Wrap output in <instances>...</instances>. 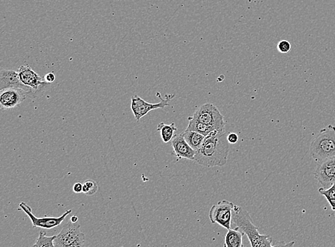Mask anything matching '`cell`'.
<instances>
[{
	"instance_id": "cell-17",
	"label": "cell",
	"mask_w": 335,
	"mask_h": 247,
	"mask_svg": "<svg viewBox=\"0 0 335 247\" xmlns=\"http://www.w3.org/2000/svg\"><path fill=\"white\" fill-rule=\"evenodd\" d=\"M157 131L160 132L161 134V138L165 143H168L172 140L173 137L175 136V133L177 132L174 122H171L169 125L165 124L164 122L160 123L158 125Z\"/></svg>"
},
{
	"instance_id": "cell-22",
	"label": "cell",
	"mask_w": 335,
	"mask_h": 247,
	"mask_svg": "<svg viewBox=\"0 0 335 247\" xmlns=\"http://www.w3.org/2000/svg\"><path fill=\"white\" fill-rule=\"evenodd\" d=\"M238 135L235 133H230L227 135V141L230 144H236L238 142Z\"/></svg>"
},
{
	"instance_id": "cell-2",
	"label": "cell",
	"mask_w": 335,
	"mask_h": 247,
	"mask_svg": "<svg viewBox=\"0 0 335 247\" xmlns=\"http://www.w3.org/2000/svg\"><path fill=\"white\" fill-rule=\"evenodd\" d=\"M233 225L235 230L248 236L251 247H294L295 245V242H279L273 245L272 237L261 235L258 227L253 223L249 212L240 206L235 205L234 208Z\"/></svg>"
},
{
	"instance_id": "cell-10",
	"label": "cell",
	"mask_w": 335,
	"mask_h": 247,
	"mask_svg": "<svg viewBox=\"0 0 335 247\" xmlns=\"http://www.w3.org/2000/svg\"><path fill=\"white\" fill-rule=\"evenodd\" d=\"M17 73L23 84L29 86L33 90L36 96L40 94L42 91L46 89L49 83L43 81L42 78L34 71L29 66L19 67Z\"/></svg>"
},
{
	"instance_id": "cell-1",
	"label": "cell",
	"mask_w": 335,
	"mask_h": 247,
	"mask_svg": "<svg viewBox=\"0 0 335 247\" xmlns=\"http://www.w3.org/2000/svg\"><path fill=\"white\" fill-rule=\"evenodd\" d=\"M229 144L225 129L214 131L206 136L194 161L205 167L225 166L230 152Z\"/></svg>"
},
{
	"instance_id": "cell-6",
	"label": "cell",
	"mask_w": 335,
	"mask_h": 247,
	"mask_svg": "<svg viewBox=\"0 0 335 247\" xmlns=\"http://www.w3.org/2000/svg\"><path fill=\"white\" fill-rule=\"evenodd\" d=\"M157 96L160 99V102L157 103V104H150V103L147 102L146 101L144 100L140 96L136 95V94L132 96V98H131V109H132L137 122L142 117L147 115L149 112H151L152 110L163 109L167 106H169V101L174 96V94H169V95H167L165 99H163L159 92L157 93Z\"/></svg>"
},
{
	"instance_id": "cell-3",
	"label": "cell",
	"mask_w": 335,
	"mask_h": 247,
	"mask_svg": "<svg viewBox=\"0 0 335 247\" xmlns=\"http://www.w3.org/2000/svg\"><path fill=\"white\" fill-rule=\"evenodd\" d=\"M310 154L317 163L335 158V126L329 124L320 131L310 145Z\"/></svg>"
},
{
	"instance_id": "cell-5",
	"label": "cell",
	"mask_w": 335,
	"mask_h": 247,
	"mask_svg": "<svg viewBox=\"0 0 335 247\" xmlns=\"http://www.w3.org/2000/svg\"><path fill=\"white\" fill-rule=\"evenodd\" d=\"M235 204L222 200L211 207L209 217L212 224H217L227 230L233 225V216Z\"/></svg>"
},
{
	"instance_id": "cell-15",
	"label": "cell",
	"mask_w": 335,
	"mask_h": 247,
	"mask_svg": "<svg viewBox=\"0 0 335 247\" xmlns=\"http://www.w3.org/2000/svg\"><path fill=\"white\" fill-rule=\"evenodd\" d=\"M182 135L188 145L196 152L201 148L205 139V136L194 131L185 130L182 132Z\"/></svg>"
},
{
	"instance_id": "cell-7",
	"label": "cell",
	"mask_w": 335,
	"mask_h": 247,
	"mask_svg": "<svg viewBox=\"0 0 335 247\" xmlns=\"http://www.w3.org/2000/svg\"><path fill=\"white\" fill-rule=\"evenodd\" d=\"M192 117L199 122L215 127L217 129H225L224 116L214 104L209 103L203 104L195 111Z\"/></svg>"
},
{
	"instance_id": "cell-11",
	"label": "cell",
	"mask_w": 335,
	"mask_h": 247,
	"mask_svg": "<svg viewBox=\"0 0 335 247\" xmlns=\"http://www.w3.org/2000/svg\"><path fill=\"white\" fill-rule=\"evenodd\" d=\"M28 97L29 93L19 88H8L2 90L0 91V108L1 110L14 109Z\"/></svg>"
},
{
	"instance_id": "cell-18",
	"label": "cell",
	"mask_w": 335,
	"mask_h": 247,
	"mask_svg": "<svg viewBox=\"0 0 335 247\" xmlns=\"http://www.w3.org/2000/svg\"><path fill=\"white\" fill-rule=\"evenodd\" d=\"M55 237L56 235L52 237L46 236L45 234L41 231L34 247H57L55 244Z\"/></svg>"
},
{
	"instance_id": "cell-25",
	"label": "cell",
	"mask_w": 335,
	"mask_h": 247,
	"mask_svg": "<svg viewBox=\"0 0 335 247\" xmlns=\"http://www.w3.org/2000/svg\"><path fill=\"white\" fill-rule=\"evenodd\" d=\"M78 220H79V219H78V216L76 215L73 216L71 219H70V221L73 222V223H77V222H78Z\"/></svg>"
},
{
	"instance_id": "cell-12",
	"label": "cell",
	"mask_w": 335,
	"mask_h": 247,
	"mask_svg": "<svg viewBox=\"0 0 335 247\" xmlns=\"http://www.w3.org/2000/svg\"><path fill=\"white\" fill-rule=\"evenodd\" d=\"M8 88L22 89L29 93L30 99L36 97L33 90L23 84L17 72L10 70H1L0 72V91Z\"/></svg>"
},
{
	"instance_id": "cell-20",
	"label": "cell",
	"mask_w": 335,
	"mask_h": 247,
	"mask_svg": "<svg viewBox=\"0 0 335 247\" xmlns=\"http://www.w3.org/2000/svg\"><path fill=\"white\" fill-rule=\"evenodd\" d=\"M98 190L97 183L93 179H86L83 184V192L87 195H93Z\"/></svg>"
},
{
	"instance_id": "cell-21",
	"label": "cell",
	"mask_w": 335,
	"mask_h": 247,
	"mask_svg": "<svg viewBox=\"0 0 335 247\" xmlns=\"http://www.w3.org/2000/svg\"><path fill=\"white\" fill-rule=\"evenodd\" d=\"M277 49L281 53H288L291 50V44L287 40H282L277 45Z\"/></svg>"
},
{
	"instance_id": "cell-14",
	"label": "cell",
	"mask_w": 335,
	"mask_h": 247,
	"mask_svg": "<svg viewBox=\"0 0 335 247\" xmlns=\"http://www.w3.org/2000/svg\"><path fill=\"white\" fill-rule=\"evenodd\" d=\"M243 236L244 234L240 231L230 229L225 235L224 247H245Z\"/></svg>"
},
{
	"instance_id": "cell-23",
	"label": "cell",
	"mask_w": 335,
	"mask_h": 247,
	"mask_svg": "<svg viewBox=\"0 0 335 247\" xmlns=\"http://www.w3.org/2000/svg\"><path fill=\"white\" fill-rule=\"evenodd\" d=\"M44 78H45V82H47L49 84H51V83L54 82L55 79H56L55 74L52 73H47V75L44 77Z\"/></svg>"
},
{
	"instance_id": "cell-8",
	"label": "cell",
	"mask_w": 335,
	"mask_h": 247,
	"mask_svg": "<svg viewBox=\"0 0 335 247\" xmlns=\"http://www.w3.org/2000/svg\"><path fill=\"white\" fill-rule=\"evenodd\" d=\"M315 177L322 187L329 189L335 183V158L317 163Z\"/></svg>"
},
{
	"instance_id": "cell-19",
	"label": "cell",
	"mask_w": 335,
	"mask_h": 247,
	"mask_svg": "<svg viewBox=\"0 0 335 247\" xmlns=\"http://www.w3.org/2000/svg\"><path fill=\"white\" fill-rule=\"evenodd\" d=\"M318 191L321 195L326 198L330 205L331 206L332 209L335 211V183L329 189H324L321 187L319 189Z\"/></svg>"
},
{
	"instance_id": "cell-24",
	"label": "cell",
	"mask_w": 335,
	"mask_h": 247,
	"mask_svg": "<svg viewBox=\"0 0 335 247\" xmlns=\"http://www.w3.org/2000/svg\"><path fill=\"white\" fill-rule=\"evenodd\" d=\"M73 191L77 194H79V193L83 192V184L81 183H76L73 186Z\"/></svg>"
},
{
	"instance_id": "cell-13",
	"label": "cell",
	"mask_w": 335,
	"mask_h": 247,
	"mask_svg": "<svg viewBox=\"0 0 335 247\" xmlns=\"http://www.w3.org/2000/svg\"><path fill=\"white\" fill-rule=\"evenodd\" d=\"M171 146L177 158H184L189 160H194L196 151L188 145L183 137L182 133L176 135L173 137L171 140Z\"/></svg>"
},
{
	"instance_id": "cell-9",
	"label": "cell",
	"mask_w": 335,
	"mask_h": 247,
	"mask_svg": "<svg viewBox=\"0 0 335 247\" xmlns=\"http://www.w3.org/2000/svg\"><path fill=\"white\" fill-rule=\"evenodd\" d=\"M19 207L30 218L34 228L39 227V228L46 229V230H51V229L58 227V226L61 225L62 222H63V221L66 218L67 216L70 215L72 213V210L70 209V210L67 211V212H65V213H64L63 215L59 217H45L38 218V217H35L33 213H32V209L26 203L21 202L19 204Z\"/></svg>"
},
{
	"instance_id": "cell-4",
	"label": "cell",
	"mask_w": 335,
	"mask_h": 247,
	"mask_svg": "<svg viewBox=\"0 0 335 247\" xmlns=\"http://www.w3.org/2000/svg\"><path fill=\"white\" fill-rule=\"evenodd\" d=\"M84 235L80 231L79 222L73 223L70 221L56 235L55 244L57 247H84Z\"/></svg>"
},
{
	"instance_id": "cell-16",
	"label": "cell",
	"mask_w": 335,
	"mask_h": 247,
	"mask_svg": "<svg viewBox=\"0 0 335 247\" xmlns=\"http://www.w3.org/2000/svg\"><path fill=\"white\" fill-rule=\"evenodd\" d=\"M188 120H189V124H188L186 130L194 131V132L202 134V135L205 136V137L210 135L214 131L220 130V129H217L215 127H212V126L202 123V122L197 121V119L193 118V117H189L188 118Z\"/></svg>"
}]
</instances>
